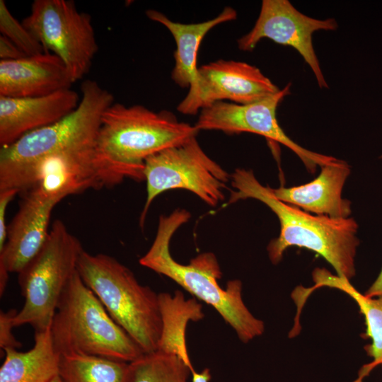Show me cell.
Returning a JSON list of instances; mask_svg holds the SVG:
<instances>
[{
	"mask_svg": "<svg viewBox=\"0 0 382 382\" xmlns=\"http://www.w3.org/2000/svg\"><path fill=\"white\" fill-rule=\"evenodd\" d=\"M81 91L80 103L71 114L1 147L0 190L23 193L39 187L64 199L105 187L96 140L101 116L114 98L91 79L81 83Z\"/></svg>",
	"mask_w": 382,
	"mask_h": 382,
	"instance_id": "1",
	"label": "cell"
},
{
	"mask_svg": "<svg viewBox=\"0 0 382 382\" xmlns=\"http://www.w3.org/2000/svg\"><path fill=\"white\" fill-rule=\"evenodd\" d=\"M199 130L178 121L170 111H152L141 105L112 103L103 113L96 154L105 185L125 178L144 180V162L151 156L181 144Z\"/></svg>",
	"mask_w": 382,
	"mask_h": 382,
	"instance_id": "2",
	"label": "cell"
},
{
	"mask_svg": "<svg viewBox=\"0 0 382 382\" xmlns=\"http://www.w3.org/2000/svg\"><path fill=\"white\" fill-rule=\"evenodd\" d=\"M231 191L228 204L253 198L265 204L277 216L279 236L267 246L270 260L276 265L284 251L297 246L321 255L337 276L350 280L356 274L354 259L359 240L358 225L353 218L332 219L313 215L278 199L272 188L263 186L251 170L237 168L231 175Z\"/></svg>",
	"mask_w": 382,
	"mask_h": 382,
	"instance_id": "3",
	"label": "cell"
},
{
	"mask_svg": "<svg viewBox=\"0 0 382 382\" xmlns=\"http://www.w3.org/2000/svg\"><path fill=\"white\" fill-rule=\"evenodd\" d=\"M190 218L183 209H177L159 218L155 239L139 264L168 277L196 298L212 306L235 330L244 343L261 335L263 321L256 318L245 305L240 280L228 282L224 289L218 280L221 272L216 256L204 253L192 258L189 264L176 262L170 253V242L174 233Z\"/></svg>",
	"mask_w": 382,
	"mask_h": 382,
	"instance_id": "4",
	"label": "cell"
},
{
	"mask_svg": "<svg viewBox=\"0 0 382 382\" xmlns=\"http://www.w3.org/2000/svg\"><path fill=\"white\" fill-rule=\"evenodd\" d=\"M50 334L59 355L87 354L130 363L145 354L111 318L77 271L60 296Z\"/></svg>",
	"mask_w": 382,
	"mask_h": 382,
	"instance_id": "5",
	"label": "cell"
},
{
	"mask_svg": "<svg viewBox=\"0 0 382 382\" xmlns=\"http://www.w3.org/2000/svg\"><path fill=\"white\" fill-rule=\"evenodd\" d=\"M77 272L111 318L145 354L157 351L162 332L158 294L141 284L128 267L106 254L83 250Z\"/></svg>",
	"mask_w": 382,
	"mask_h": 382,
	"instance_id": "6",
	"label": "cell"
},
{
	"mask_svg": "<svg viewBox=\"0 0 382 382\" xmlns=\"http://www.w3.org/2000/svg\"><path fill=\"white\" fill-rule=\"evenodd\" d=\"M84 249L60 220H56L39 253L18 273L22 308L13 318V326L31 325L35 332L50 328L60 296L77 271Z\"/></svg>",
	"mask_w": 382,
	"mask_h": 382,
	"instance_id": "7",
	"label": "cell"
},
{
	"mask_svg": "<svg viewBox=\"0 0 382 382\" xmlns=\"http://www.w3.org/2000/svg\"><path fill=\"white\" fill-rule=\"evenodd\" d=\"M144 174L147 197L140 226L144 225L153 200L165 191L185 189L214 207L224 199V191L231 178L204 152L196 136L149 156L144 162Z\"/></svg>",
	"mask_w": 382,
	"mask_h": 382,
	"instance_id": "8",
	"label": "cell"
},
{
	"mask_svg": "<svg viewBox=\"0 0 382 382\" xmlns=\"http://www.w3.org/2000/svg\"><path fill=\"white\" fill-rule=\"evenodd\" d=\"M22 23L45 52L62 61L73 83L89 72L98 46L91 16L74 1L35 0Z\"/></svg>",
	"mask_w": 382,
	"mask_h": 382,
	"instance_id": "9",
	"label": "cell"
},
{
	"mask_svg": "<svg viewBox=\"0 0 382 382\" xmlns=\"http://www.w3.org/2000/svg\"><path fill=\"white\" fill-rule=\"evenodd\" d=\"M291 83L277 93L249 104L221 101L200 110L195 127L199 130H219L228 134L253 133L280 143L294 152L306 168L314 173L336 158L306 149L292 141L283 131L277 119V109L290 93Z\"/></svg>",
	"mask_w": 382,
	"mask_h": 382,
	"instance_id": "10",
	"label": "cell"
},
{
	"mask_svg": "<svg viewBox=\"0 0 382 382\" xmlns=\"http://www.w3.org/2000/svg\"><path fill=\"white\" fill-rule=\"evenodd\" d=\"M279 91L256 66L243 62L219 59L198 68L196 83L189 88L177 109L183 114L195 115L217 102L249 104Z\"/></svg>",
	"mask_w": 382,
	"mask_h": 382,
	"instance_id": "11",
	"label": "cell"
},
{
	"mask_svg": "<svg viewBox=\"0 0 382 382\" xmlns=\"http://www.w3.org/2000/svg\"><path fill=\"white\" fill-rule=\"evenodd\" d=\"M334 18L319 20L299 11L288 0H263L252 30L238 40V48L252 51L262 38L296 49L311 68L320 88H328L313 49L312 35L317 30H335Z\"/></svg>",
	"mask_w": 382,
	"mask_h": 382,
	"instance_id": "12",
	"label": "cell"
},
{
	"mask_svg": "<svg viewBox=\"0 0 382 382\" xmlns=\"http://www.w3.org/2000/svg\"><path fill=\"white\" fill-rule=\"evenodd\" d=\"M19 208L7 226L6 241L0 251V295L4 294L8 274L18 273L41 250L50 230V216L62 197L35 187L25 192Z\"/></svg>",
	"mask_w": 382,
	"mask_h": 382,
	"instance_id": "13",
	"label": "cell"
},
{
	"mask_svg": "<svg viewBox=\"0 0 382 382\" xmlns=\"http://www.w3.org/2000/svg\"><path fill=\"white\" fill-rule=\"evenodd\" d=\"M81 99L71 88L31 98L0 96V145L8 146L23 135L62 120Z\"/></svg>",
	"mask_w": 382,
	"mask_h": 382,
	"instance_id": "14",
	"label": "cell"
},
{
	"mask_svg": "<svg viewBox=\"0 0 382 382\" xmlns=\"http://www.w3.org/2000/svg\"><path fill=\"white\" fill-rule=\"evenodd\" d=\"M73 83L62 61L44 52L16 60H0V96L31 98L71 88Z\"/></svg>",
	"mask_w": 382,
	"mask_h": 382,
	"instance_id": "15",
	"label": "cell"
},
{
	"mask_svg": "<svg viewBox=\"0 0 382 382\" xmlns=\"http://www.w3.org/2000/svg\"><path fill=\"white\" fill-rule=\"evenodd\" d=\"M350 174L347 162L335 158L321 167L313 180L299 186L272 189L279 200L307 212L332 219L349 218L351 202L342 197L345 183Z\"/></svg>",
	"mask_w": 382,
	"mask_h": 382,
	"instance_id": "16",
	"label": "cell"
},
{
	"mask_svg": "<svg viewBox=\"0 0 382 382\" xmlns=\"http://www.w3.org/2000/svg\"><path fill=\"white\" fill-rule=\"evenodd\" d=\"M146 15L150 20L164 25L172 34L176 50L171 78L181 88H188L195 85L197 79V53L204 36L215 26L237 18L236 11L231 7H226L215 18L198 23L174 22L154 9L147 10Z\"/></svg>",
	"mask_w": 382,
	"mask_h": 382,
	"instance_id": "17",
	"label": "cell"
},
{
	"mask_svg": "<svg viewBox=\"0 0 382 382\" xmlns=\"http://www.w3.org/2000/svg\"><path fill=\"white\" fill-rule=\"evenodd\" d=\"M33 347L26 352L6 348L0 368V382H50L59 374V354L50 328L35 332Z\"/></svg>",
	"mask_w": 382,
	"mask_h": 382,
	"instance_id": "18",
	"label": "cell"
},
{
	"mask_svg": "<svg viewBox=\"0 0 382 382\" xmlns=\"http://www.w3.org/2000/svg\"><path fill=\"white\" fill-rule=\"evenodd\" d=\"M162 318V332L157 351L175 354L194 369L185 341V330L189 320L202 319V306L194 299H185L183 294L176 291L158 294Z\"/></svg>",
	"mask_w": 382,
	"mask_h": 382,
	"instance_id": "19",
	"label": "cell"
},
{
	"mask_svg": "<svg viewBox=\"0 0 382 382\" xmlns=\"http://www.w3.org/2000/svg\"><path fill=\"white\" fill-rule=\"evenodd\" d=\"M129 363L87 354L59 355L62 382H126Z\"/></svg>",
	"mask_w": 382,
	"mask_h": 382,
	"instance_id": "20",
	"label": "cell"
},
{
	"mask_svg": "<svg viewBox=\"0 0 382 382\" xmlns=\"http://www.w3.org/2000/svg\"><path fill=\"white\" fill-rule=\"evenodd\" d=\"M323 286L342 290L350 296L358 304L361 313L365 318L366 336L370 337L371 343L365 347L367 354L373 361L363 369L368 374L377 365L382 363V296L367 297L360 294L349 282V280L338 276L325 273L321 280Z\"/></svg>",
	"mask_w": 382,
	"mask_h": 382,
	"instance_id": "21",
	"label": "cell"
},
{
	"mask_svg": "<svg viewBox=\"0 0 382 382\" xmlns=\"http://www.w3.org/2000/svg\"><path fill=\"white\" fill-rule=\"evenodd\" d=\"M194 370L176 354L156 351L129 363L126 382H187Z\"/></svg>",
	"mask_w": 382,
	"mask_h": 382,
	"instance_id": "22",
	"label": "cell"
},
{
	"mask_svg": "<svg viewBox=\"0 0 382 382\" xmlns=\"http://www.w3.org/2000/svg\"><path fill=\"white\" fill-rule=\"evenodd\" d=\"M0 32L14 43L25 55L35 56L45 52L42 45L15 18L4 0H0Z\"/></svg>",
	"mask_w": 382,
	"mask_h": 382,
	"instance_id": "23",
	"label": "cell"
},
{
	"mask_svg": "<svg viewBox=\"0 0 382 382\" xmlns=\"http://www.w3.org/2000/svg\"><path fill=\"white\" fill-rule=\"evenodd\" d=\"M17 312L16 309L0 312V347L3 350L6 348L18 349L22 347V344L16 340L11 331L14 328L13 318Z\"/></svg>",
	"mask_w": 382,
	"mask_h": 382,
	"instance_id": "24",
	"label": "cell"
},
{
	"mask_svg": "<svg viewBox=\"0 0 382 382\" xmlns=\"http://www.w3.org/2000/svg\"><path fill=\"white\" fill-rule=\"evenodd\" d=\"M18 193V191L14 189L0 190V251L3 249L6 241V209L13 198Z\"/></svg>",
	"mask_w": 382,
	"mask_h": 382,
	"instance_id": "25",
	"label": "cell"
},
{
	"mask_svg": "<svg viewBox=\"0 0 382 382\" xmlns=\"http://www.w3.org/2000/svg\"><path fill=\"white\" fill-rule=\"evenodd\" d=\"M26 57L14 43L1 35L0 36V59L1 60H16Z\"/></svg>",
	"mask_w": 382,
	"mask_h": 382,
	"instance_id": "26",
	"label": "cell"
},
{
	"mask_svg": "<svg viewBox=\"0 0 382 382\" xmlns=\"http://www.w3.org/2000/svg\"><path fill=\"white\" fill-rule=\"evenodd\" d=\"M364 295L367 297L382 296V269L376 280L365 292Z\"/></svg>",
	"mask_w": 382,
	"mask_h": 382,
	"instance_id": "27",
	"label": "cell"
},
{
	"mask_svg": "<svg viewBox=\"0 0 382 382\" xmlns=\"http://www.w3.org/2000/svg\"><path fill=\"white\" fill-rule=\"evenodd\" d=\"M192 382H209L212 376L209 368L204 369L201 372L195 370L192 371Z\"/></svg>",
	"mask_w": 382,
	"mask_h": 382,
	"instance_id": "28",
	"label": "cell"
},
{
	"mask_svg": "<svg viewBox=\"0 0 382 382\" xmlns=\"http://www.w3.org/2000/svg\"><path fill=\"white\" fill-rule=\"evenodd\" d=\"M50 382H62L59 377L57 376Z\"/></svg>",
	"mask_w": 382,
	"mask_h": 382,
	"instance_id": "29",
	"label": "cell"
},
{
	"mask_svg": "<svg viewBox=\"0 0 382 382\" xmlns=\"http://www.w3.org/2000/svg\"><path fill=\"white\" fill-rule=\"evenodd\" d=\"M381 368H382V363L381 364Z\"/></svg>",
	"mask_w": 382,
	"mask_h": 382,
	"instance_id": "30",
	"label": "cell"
}]
</instances>
